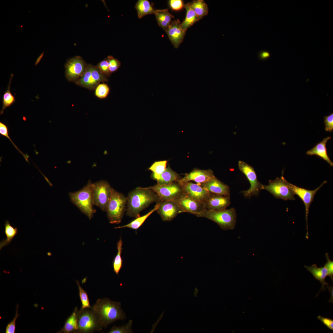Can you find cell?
<instances>
[{"instance_id": "6da1fadb", "label": "cell", "mask_w": 333, "mask_h": 333, "mask_svg": "<svg viewBox=\"0 0 333 333\" xmlns=\"http://www.w3.org/2000/svg\"><path fill=\"white\" fill-rule=\"evenodd\" d=\"M127 200V215L136 218L140 216V212L150 204L161 201L158 195L152 190L139 187L129 193Z\"/></svg>"}, {"instance_id": "7a4b0ae2", "label": "cell", "mask_w": 333, "mask_h": 333, "mask_svg": "<svg viewBox=\"0 0 333 333\" xmlns=\"http://www.w3.org/2000/svg\"><path fill=\"white\" fill-rule=\"evenodd\" d=\"M92 309L97 315L102 329L116 321L123 320L126 318L121 303L107 298L97 299Z\"/></svg>"}, {"instance_id": "3957f363", "label": "cell", "mask_w": 333, "mask_h": 333, "mask_svg": "<svg viewBox=\"0 0 333 333\" xmlns=\"http://www.w3.org/2000/svg\"><path fill=\"white\" fill-rule=\"evenodd\" d=\"M93 183L90 181L80 190L69 194L72 202L89 219L96 212L93 207Z\"/></svg>"}, {"instance_id": "277c9868", "label": "cell", "mask_w": 333, "mask_h": 333, "mask_svg": "<svg viewBox=\"0 0 333 333\" xmlns=\"http://www.w3.org/2000/svg\"><path fill=\"white\" fill-rule=\"evenodd\" d=\"M196 216L212 221L224 230L233 229L236 222L237 214L233 208L220 211L206 210Z\"/></svg>"}, {"instance_id": "5b68a950", "label": "cell", "mask_w": 333, "mask_h": 333, "mask_svg": "<svg viewBox=\"0 0 333 333\" xmlns=\"http://www.w3.org/2000/svg\"><path fill=\"white\" fill-rule=\"evenodd\" d=\"M127 202V197L124 195L113 189L112 196L106 211L110 223L118 224L121 222Z\"/></svg>"}, {"instance_id": "8992f818", "label": "cell", "mask_w": 333, "mask_h": 333, "mask_svg": "<svg viewBox=\"0 0 333 333\" xmlns=\"http://www.w3.org/2000/svg\"><path fill=\"white\" fill-rule=\"evenodd\" d=\"M78 330L76 333H93L102 329L98 317L92 307L81 308L78 310Z\"/></svg>"}, {"instance_id": "52a82bcc", "label": "cell", "mask_w": 333, "mask_h": 333, "mask_svg": "<svg viewBox=\"0 0 333 333\" xmlns=\"http://www.w3.org/2000/svg\"><path fill=\"white\" fill-rule=\"evenodd\" d=\"M107 77L102 74L96 66L87 64L82 76L75 83L90 90L95 89L101 82L107 81Z\"/></svg>"}, {"instance_id": "ba28073f", "label": "cell", "mask_w": 333, "mask_h": 333, "mask_svg": "<svg viewBox=\"0 0 333 333\" xmlns=\"http://www.w3.org/2000/svg\"><path fill=\"white\" fill-rule=\"evenodd\" d=\"M280 178L277 177L275 180H269L268 185H263V190L268 191L277 199L294 200L295 195L287 185L283 172Z\"/></svg>"}, {"instance_id": "9c48e42d", "label": "cell", "mask_w": 333, "mask_h": 333, "mask_svg": "<svg viewBox=\"0 0 333 333\" xmlns=\"http://www.w3.org/2000/svg\"><path fill=\"white\" fill-rule=\"evenodd\" d=\"M93 204L103 211H106L111 198L113 188L105 180H101L93 183Z\"/></svg>"}, {"instance_id": "30bf717a", "label": "cell", "mask_w": 333, "mask_h": 333, "mask_svg": "<svg viewBox=\"0 0 333 333\" xmlns=\"http://www.w3.org/2000/svg\"><path fill=\"white\" fill-rule=\"evenodd\" d=\"M240 170L246 176L250 183L249 189L242 191L246 198H250L253 195H258L261 191L263 190L262 185L258 180L256 172L251 165L241 160L238 162Z\"/></svg>"}, {"instance_id": "8fae6325", "label": "cell", "mask_w": 333, "mask_h": 333, "mask_svg": "<svg viewBox=\"0 0 333 333\" xmlns=\"http://www.w3.org/2000/svg\"><path fill=\"white\" fill-rule=\"evenodd\" d=\"M287 185L289 188L293 191L294 195H298L303 202L305 208V219L306 222L307 232L306 234V238H309V233L308 226V215L309 208L313 199L315 195L324 184L327 183L326 181H324L319 187L315 189L310 190L304 188L298 187L295 185L291 183L286 181Z\"/></svg>"}, {"instance_id": "7c38bea8", "label": "cell", "mask_w": 333, "mask_h": 333, "mask_svg": "<svg viewBox=\"0 0 333 333\" xmlns=\"http://www.w3.org/2000/svg\"><path fill=\"white\" fill-rule=\"evenodd\" d=\"M87 65L80 56H76L68 59L64 66L65 76L67 80L75 82L83 74Z\"/></svg>"}, {"instance_id": "4fadbf2b", "label": "cell", "mask_w": 333, "mask_h": 333, "mask_svg": "<svg viewBox=\"0 0 333 333\" xmlns=\"http://www.w3.org/2000/svg\"><path fill=\"white\" fill-rule=\"evenodd\" d=\"M146 188L156 193L161 201H175L182 193V187L177 182L164 185L157 183Z\"/></svg>"}, {"instance_id": "5bb4252c", "label": "cell", "mask_w": 333, "mask_h": 333, "mask_svg": "<svg viewBox=\"0 0 333 333\" xmlns=\"http://www.w3.org/2000/svg\"><path fill=\"white\" fill-rule=\"evenodd\" d=\"M180 212H187L195 216L205 210L204 203L193 199L183 193L175 200Z\"/></svg>"}, {"instance_id": "9a60e30c", "label": "cell", "mask_w": 333, "mask_h": 333, "mask_svg": "<svg viewBox=\"0 0 333 333\" xmlns=\"http://www.w3.org/2000/svg\"><path fill=\"white\" fill-rule=\"evenodd\" d=\"M177 182L182 187L183 194L199 201L204 203L211 194L198 184L190 181Z\"/></svg>"}, {"instance_id": "2e32d148", "label": "cell", "mask_w": 333, "mask_h": 333, "mask_svg": "<svg viewBox=\"0 0 333 333\" xmlns=\"http://www.w3.org/2000/svg\"><path fill=\"white\" fill-rule=\"evenodd\" d=\"M158 203L159 207L157 211L163 221H171L180 213L179 208L175 201H161Z\"/></svg>"}, {"instance_id": "e0dca14e", "label": "cell", "mask_w": 333, "mask_h": 333, "mask_svg": "<svg viewBox=\"0 0 333 333\" xmlns=\"http://www.w3.org/2000/svg\"><path fill=\"white\" fill-rule=\"evenodd\" d=\"M204 204L205 210H223L231 204L230 196L211 193Z\"/></svg>"}, {"instance_id": "ac0fdd59", "label": "cell", "mask_w": 333, "mask_h": 333, "mask_svg": "<svg viewBox=\"0 0 333 333\" xmlns=\"http://www.w3.org/2000/svg\"><path fill=\"white\" fill-rule=\"evenodd\" d=\"M215 177L213 171L210 169L204 170L195 169L186 174L178 181L187 182L194 181L200 185Z\"/></svg>"}, {"instance_id": "d6986e66", "label": "cell", "mask_w": 333, "mask_h": 333, "mask_svg": "<svg viewBox=\"0 0 333 333\" xmlns=\"http://www.w3.org/2000/svg\"><path fill=\"white\" fill-rule=\"evenodd\" d=\"M179 19L172 21L166 32L175 48H178L182 42L186 32L182 28Z\"/></svg>"}, {"instance_id": "ffe728a7", "label": "cell", "mask_w": 333, "mask_h": 333, "mask_svg": "<svg viewBox=\"0 0 333 333\" xmlns=\"http://www.w3.org/2000/svg\"><path fill=\"white\" fill-rule=\"evenodd\" d=\"M200 185L211 193L230 196V189L229 186L216 177Z\"/></svg>"}, {"instance_id": "44dd1931", "label": "cell", "mask_w": 333, "mask_h": 333, "mask_svg": "<svg viewBox=\"0 0 333 333\" xmlns=\"http://www.w3.org/2000/svg\"><path fill=\"white\" fill-rule=\"evenodd\" d=\"M331 138V137L330 136L324 138L321 142L317 144L312 149L308 151L306 153V154L310 156H317L326 161L331 166H332L333 163L328 156L326 147L327 141Z\"/></svg>"}, {"instance_id": "7402d4cb", "label": "cell", "mask_w": 333, "mask_h": 333, "mask_svg": "<svg viewBox=\"0 0 333 333\" xmlns=\"http://www.w3.org/2000/svg\"><path fill=\"white\" fill-rule=\"evenodd\" d=\"M304 267L312 273L316 279L319 281L321 283V288L319 292L325 291V286L328 285L325 280L326 277L328 276V271L326 267L324 266L323 267H318L316 264H313L311 266L305 265Z\"/></svg>"}, {"instance_id": "603a6c76", "label": "cell", "mask_w": 333, "mask_h": 333, "mask_svg": "<svg viewBox=\"0 0 333 333\" xmlns=\"http://www.w3.org/2000/svg\"><path fill=\"white\" fill-rule=\"evenodd\" d=\"M78 310L77 307L66 319L63 327L57 333H76L78 330Z\"/></svg>"}, {"instance_id": "cb8c5ba5", "label": "cell", "mask_w": 333, "mask_h": 333, "mask_svg": "<svg viewBox=\"0 0 333 333\" xmlns=\"http://www.w3.org/2000/svg\"><path fill=\"white\" fill-rule=\"evenodd\" d=\"M154 14L158 24L166 32L174 16L169 12L168 9H156Z\"/></svg>"}, {"instance_id": "d4e9b609", "label": "cell", "mask_w": 333, "mask_h": 333, "mask_svg": "<svg viewBox=\"0 0 333 333\" xmlns=\"http://www.w3.org/2000/svg\"><path fill=\"white\" fill-rule=\"evenodd\" d=\"M135 8L138 18H141L148 14H154L156 9L147 0H139L136 4Z\"/></svg>"}, {"instance_id": "484cf974", "label": "cell", "mask_w": 333, "mask_h": 333, "mask_svg": "<svg viewBox=\"0 0 333 333\" xmlns=\"http://www.w3.org/2000/svg\"><path fill=\"white\" fill-rule=\"evenodd\" d=\"M184 6L186 10V14L184 20L181 23L180 25L183 30L186 32L189 27L198 21L199 19L189 3L186 4Z\"/></svg>"}, {"instance_id": "4316f807", "label": "cell", "mask_w": 333, "mask_h": 333, "mask_svg": "<svg viewBox=\"0 0 333 333\" xmlns=\"http://www.w3.org/2000/svg\"><path fill=\"white\" fill-rule=\"evenodd\" d=\"M179 175L173 171L169 166L161 174L157 181L159 185H167L177 182L180 179Z\"/></svg>"}, {"instance_id": "83f0119b", "label": "cell", "mask_w": 333, "mask_h": 333, "mask_svg": "<svg viewBox=\"0 0 333 333\" xmlns=\"http://www.w3.org/2000/svg\"><path fill=\"white\" fill-rule=\"evenodd\" d=\"M159 207V203H157L154 208L148 213L142 216H139L130 223L123 226H118L115 228H128L134 230L138 229L144 223L146 220L155 211L157 210Z\"/></svg>"}, {"instance_id": "f1b7e54d", "label": "cell", "mask_w": 333, "mask_h": 333, "mask_svg": "<svg viewBox=\"0 0 333 333\" xmlns=\"http://www.w3.org/2000/svg\"><path fill=\"white\" fill-rule=\"evenodd\" d=\"M4 233L6 236V239L1 241L0 249L10 244L12 240L18 233V228L14 227L10 224L8 220L5 221L4 224Z\"/></svg>"}, {"instance_id": "f546056e", "label": "cell", "mask_w": 333, "mask_h": 333, "mask_svg": "<svg viewBox=\"0 0 333 333\" xmlns=\"http://www.w3.org/2000/svg\"><path fill=\"white\" fill-rule=\"evenodd\" d=\"M167 161H159L154 162L148 170L151 171L152 173L151 178L157 181L159 179L161 174L166 170Z\"/></svg>"}, {"instance_id": "4dcf8cb0", "label": "cell", "mask_w": 333, "mask_h": 333, "mask_svg": "<svg viewBox=\"0 0 333 333\" xmlns=\"http://www.w3.org/2000/svg\"><path fill=\"white\" fill-rule=\"evenodd\" d=\"M189 3L198 16L199 20L202 18L208 13V7L204 0H193Z\"/></svg>"}, {"instance_id": "1f68e13d", "label": "cell", "mask_w": 333, "mask_h": 333, "mask_svg": "<svg viewBox=\"0 0 333 333\" xmlns=\"http://www.w3.org/2000/svg\"><path fill=\"white\" fill-rule=\"evenodd\" d=\"M13 76V75H11L7 89L3 95L2 100V106L0 112V114L3 113L4 110L6 108L10 106L16 101L14 96L12 94L10 91V86Z\"/></svg>"}, {"instance_id": "d6a6232c", "label": "cell", "mask_w": 333, "mask_h": 333, "mask_svg": "<svg viewBox=\"0 0 333 333\" xmlns=\"http://www.w3.org/2000/svg\"><path fill=\"white\" fill-rule=\"evenodd\" d=\"M122 241L121 238H120L117 243V253L113 262V271L117 275H118L123 265V261L121 257V253L122 250Z\"/></svg>"}, {"instance_id": "836d02e7", "label": "cell", "mask_w": 333, "mask_h": 333, "mask_svg": "<svg viewBox=\"0 0 333 333\" xmlns=\"http://www.w3.org/2000/svg\"><path fill=\"white\" fill-rule=\"evenodd\" d=\"M79 291V295L81 302L82 309L91 308L90 305L89 298L87 292L82 287L79 281H76Z\"/></svg>"}, {"instance_id": "e575fe53", "label": "cell", "mask_w": 333, "mask_h": 333, "mask_svg": "<svg viewBox=\"0 0 333 333\" xmlns=\"http://www.w3.org/2000/svg\"><path fill=\"white\" fill-rule=\"evenodd\" d=\"M95 90V96L99 98L104 99L108 95L110 89L108 85L103 83L99 84Z\"/></svg>"}, {"instance_id": "d590c367", "label": "cell", "mask_w": 333, "mask_h": 333, "mask_svg": "<svg viewBox=\"0 0 333 333\" xmlns=\"http://www.w3.org/2000/svg\"><path fill=\"white\" fill-rule=\"evenodd\" d=\"M132 321L130 320L126 324L121 327L113 326L108 333H131L133 332L132 329Z\"/></svg>"}, {"instance_id": "8d00e7d4", "label": "cell", "mask_w": 333, "mask_h": 333, "mask_svg": "<svg viewBox=\"0 0 333 333\" xmlns=\"http://www.w3.org/2000/svg\"><path fill=\"white\" fill-rule=\"evenodd\" d=\"M96 66L101 73L107 78L111 75V73L109 70V64L106 58L99 62Z\"/></svg>"}, {"instance_id": "74e56055", "label": "cell", "mask_w": 333, "mask_h": 333, "mask_svg": "<svg viewBox=\"0 0 333 333\" xmlns=\"http://www.w3.org/2000/svg\"><path fill=\"white\" fill-rule=\"evenodd\" d=\"M106 58L109 64V69L110 72L112 73L116 71L121 66V63L120 61L113 56H109Z\"/></svg>"}, {"instance_id": "f35d334b", "label": "cell", "mask_w": 333, "mask_h": 333, "mask_svg": "<svg viewBox=\"0 0 333 333\" xmlns=\"http://www.w3.org/2000/svg\"><path fill=\"white\" fill-rule=\"evenodd\" d=\"M18 305L17 304L15 315L13 320L7 325L6 329V333H14L15 329L16 322L19 315L18 313Z\"/></svg>"}, {"instance_id": "ab89813d", "label": "cell", "mask_w": 333, "mask_h": 333, "mask_svg": "<svg viewBox=\"0 0 333 333\" xmlns=\"http://www.w3.org/2000/svg\"><path fill=\"white\" fill-rule=\"evenodd\" d=\"M324 122L326 131L331 132L333 130V113L324 116Z\"/></svg>"}, {"instance_id": "60d3db41", "label": "cell", "mask_w": 333, "mask_h": 333, "mask_svg": "<svg viewBox=\"0 0 333 333\" xmlns=\"http://www.w3.org/2000/svg\"><path fill=\"white\" fill-rule=\"evenodd\" d=\"M327 261L324 265L327 268L328 271V276H329L333 281V261H331L329 258V254L327 253L325 254Z\"/></svg>"}, {"instance_id": "b9f144b4", "label": "cell", "mask_w": 333, "mask_h": 333, "mask_svg": "<svg viewBox=\"0 0 333 333\" xmlns=\"http://www.w3.org/2000/svg\"><path fill=\"white\" fill-rule=\"evenodd\" d=\"M169 4L170 7L175 10H179L184 6L183 1L181 0H170Z\"/></svg>"}, {"instance_id": "7bdbcfd3", "label": "cell", "mask_w": 333, "mask_h": 333, "mask_svg": "<svg viewBox=\"0 0 333 333\" xmlns=\"http://www.w3.org/2000/svg\"><path fill=\"white\" fill-rule=\"evenodd\" d=\"M0 134L2 136H4L8 138L11 142L14 145L15 147L24 156H25L24 154H23L22 152L19 150L18 147L14 144V143L12 142L11 140L10 139L8 134V129L7 126L4 124L0 122Z\"/></svg>"}, {"instance_id": "ee69618b", "label": "cell", "mask_w": 333, "mask_h": 333, "mask_svg": "<svg viewBox=\"0 0 333 333\" xmlns=\"http://www.w3.org/2000/svg\"><path fill=\"white\" fill-rule=\"evenodd\" d=\"M317 319L320 320L329 329L333 330V320L332 319L319 315Z\"/></svg>"}, {"instance_id": "f6af8a7d", "label": "cell", "mask_w": 333, "mask_h": 333, "mask_svg": "<svg viewBox=\"0 0 333 333\" xmlns=\"http://www.w3.org/2000/svg\"><path fill=\"white\" fill-rule=\"evenodd\" d=\"M327 287L329 290V292L331 294V296L330 298L328 301L329 302L333 303V287L332 286H327Z\"/></svg>"}, {"instance_id": "bcb514c9", "label": "cell", "mask_w": 333, "mask_h": 333, "mask_svg": "<svg viewBox=\"0 0 333 333\" xmlns=\"http://www.w3.org/2000/svg\"><path fill=\"white\" fill-rule=\"evenodd\" d=\"M43 54H44V53L43 52L39 56V57H38V59H37V60H36V62H35V66L37 65L38 64V63L40 62V61L41 60V59H42V58L43 57Z\"/></svg>"}, {"instance_id": "7dc6e473", "label": "cell", "mask_w": 333, "mask_h": 333, "mask_svg": "<svg viewBox=\"0 0 333 333\" xmlns=\"http://www.w3.org/2000/svg\"><path fill=\"white\" fill-rule=\"evenodd\" d=\"M269 54L267 52H264L262 55V57L263 58H265L269 56Z\"/></svg>"}]
</instances>
